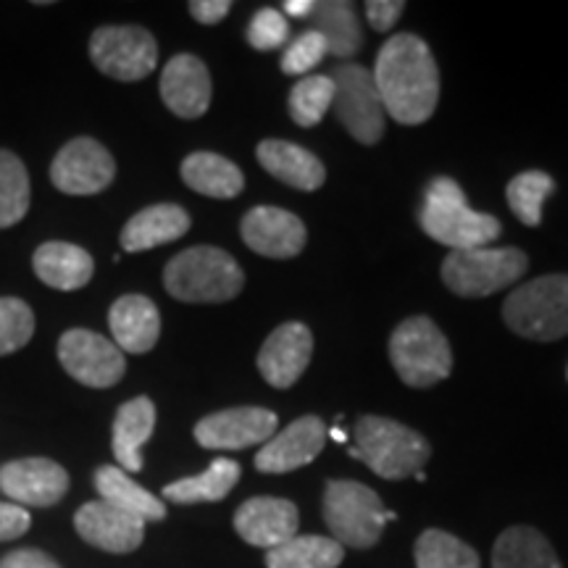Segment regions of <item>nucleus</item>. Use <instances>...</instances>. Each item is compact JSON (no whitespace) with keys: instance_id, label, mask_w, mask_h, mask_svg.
<instances>
[{"instance_id":"f257e3e1","label":"nucleus","mask_w":568,"mask_h":568,"mask_svg":"<svg viewBox=\"0 0 568 568\" xmlns=\"http://www.w3.org/2000/svg\"><path fill=\"white\" fill-rule=\"evenodd\" d=\"M372 74L387 116L406 126L429 122L439 101V69L418 34H393L379 48Z\"/></svg>"},{"instance_id":"f03ea898","label":"nucleus","mask_w":568,"mask_h":568,"mask_svg":"<svg viewBox=\"0 0 568 568\" xmlns=\"http://www.w3.org/2000/svg\"><path fill=\"white\" fill-rule=\"evenodd\" d=\"M422 230L439 245L450 251H471L485 247L500 237L503 226L489 213L474 211L466 201L464 187L450 176H437L426 190L422 213Z\"/></svg>"},{"instance_id":"7ed1b4c3","label":"nucleus","mask_w":568,"mask_h":568,"mask_svg":"<svg viewBox=\"0 0 568 568\" xmlns=\"http://www.w3.org/2000/svg\"><path fill=\"white\" fill-rule=\"evenodd\" d=\"M163 287L182 303H226L243 293L245 274L222 247L197 245L169 261Z\"/></svg>"},{"instance_id":"20e7f679","label":"nucleus","mask_w":568,"mask_h":568,"mask_svg":"<svg viewBox=\"0 0 568 568\" xmlns=\"http://www.w3.org/2000/svg\"><path fill=\"white\" fill-rule=\"evenodd\" d=\"M353 458L364 460L376 477L406 479L422 471L432 447L410 426L385 416H361L353 426Z\"/></svg>"},{"instance_id":"39448f33","label":"nucleus","mask_w":568,"mask_h":568,"mask_svg":"<svg viewBox=\"0 0 568 568\" xmlns=\"http://www.w3.org/2000/svg\"><path fill=\"white\" fill-rule=\"evenodd\" d=\"M322 510L332 539L355 550L374 548L387 521L397 518L395 510H385L372 487L351 479H332L326 485Z\"/></svg>"},{"instance_id":"423d86ee","label":"nucleus","mask_w":568,"mask_h":568,"mask_svg":"<svg viewBox=\"0 0 568 568\" xmlns=\"http://www.w3.org/2000/svg\"><path fill=\"white\" fill-rule=\"evenodd\" d=\"M503 318L518 337L537 343L568 337V274H548L518 284L503 303Z\"/></svg>"},{"instance_id":"0eeeda50","label":"nucleus","mask_w":568,"mask_h":568,"mask_svg":"<svg viewBox=\"0 0 568 568\" xmlns=\"http://www.w3.org/2000/svg\"><path fill=\"white\" fill-rule=\"evenodd\" d=\"M389 361L414 389L435 387L453 372V351L443 329L426 316H410L389 337Z\"/></svg>"},{"instance_id":"6e6552de","label":"nucleus","mask_w":568,"mask_h":568,"mask_svg":"<svg viewBox=\"0 0 568 568\" xmlns=\"http://www.w3.org/2000/svg\"><path fill=\"white\" fill-rule=\"evenodd\" d=\"M529 255L518 247L450 251L443 261V282L460 297H489L527 274Z\"/></svg>"},{"instance_id":"1a4fd4ad","label":"nucleus","mask_w":568,"mask_h":568,"mask_svg":"<svg viewBox=\"0 0 568 568\" xmlns=\"http://www.w3.org/2000/svg\"><path fill=\"white\" fill-rule=\"evenodd\" d=\"M335 82L332 111L353 140L361 145H376L385 138V105L376 90L374 74L358 63H343L329 71Z\"/></svg>"},{"instance_id":"9d476101","label":"nucleus","mask_w":568,"mask_h":568,"mask_svg":"<svg viewBox=\"0 0 568 568\" xmlns=\"http://www.w3.org/2000/svg\"><path fill=\"white\" fill-rule=\"evenodd\" d=\"M90 59L111 80L140 82L153 74L159 45L142 27H101L90 38Z\"/></svg>"},{"instance_id":"9b49d317","label":"nucleus","mask_w":568,"mask_h":568,"mask_svg":"<svg viewBox=\"0 0 568 568\" xmlns=\"http://www.w3.org/2000/svg\"><path fill=\"white\" fill-rule=\"evenodd\" d=\"M59 361L71 379L84 387L105 389L122 382L124 353L111 339L90 329H69L59 339Z\"/></svg>"},{"instance_id":"f8f14e48","label":"nucleus","mask_w":568,"mask_h":568,"mask_svg":"<svg viewBox=\"0 0 568 568\" xmlns=\"http://www.w3.org/2000/svg\"><path fill=\"white\" fill-rule=\"evenodd\" d=\"M116 161L92 138H74L51 163V182L67 195H98L111 187Z\"/></svg>"},{"instance_id":"ddd939ff","label":"nucleus","mask_w":568,"mask_h":568,"mask_svg":"<svg viewBox=\"0 0 568 568\" xmlns=\"http://www.w3.org/2000/svg\"><path fill=\"white\" fill-rule=\"evenodd\" d=\"M276 414L268 408H226L195 424V439L209 450H245L268 443L276 435Z\"/></svg>"},{"instance_id":"4468645a","label":"nucleus","mask_w":568,"mask_h":568,"mask_svg":"<svg viewBox=\"0 0 568 568\" xmlns=\"http://www.w3.org/2000/svg\"><path fill=\"white\" fill-rule=\"evenodd\" d=\"M0 489L21 508H51L67 495L69 474L51 458L9 460L0 466Z\"/></svg>"},{"instance_id":"2eb2a0df","label":"nucleus","mask_w":568,"mask_h":568,"mask_svg":"<svg viewBox=\"0 0 568 568\" xmlns=\"http://www.w3.org/2000/svg\"><path fill=\"white\" fill-rule=\"evenodd\" d=\"M245 245L264 258H295L303 253L305 224L295 213L276 209V205H255L243 216L240 224Z\"/></svg>"},{"instance_id":"dca6fc26","label":"nucleus","mask_w":568,"mask_h":568,"mask_svg":"<svg viewBox=\"0 0 568 568\" xmlns=\"http://www.w3.org/2000/svg\"><path fill=\"white\" fill-rule=\"evenodd\" d=\"M326 426L318 416H301L268 439L255 456V468L264 474H290L322 456Z\"/></svg>"},{"instance_id":"f3484780","label":"nucleus","mask_w":568,"mask_h":568,"mask_svg":"<svg viewBox=\"0 0 568 568\" xmlns=\"http://www.w3.org/2000/svg\"><path fill=\"white\" fill-rule=\"evenodd\" d=\"M74 529L92 548L113 556L134 552L145 539V521L109 506L105 500L84 503L74 516Z\"/></svg>"},{"instance_id":"a211bd4d","label":"nucleus","mask_w":568,"mask_h":568,"mask_svg":"<svg viewBox=\"0 0 568 568\" xmlns=\"http://www.w3.org/2000/svg\"><path fill=\"white\" fill-rule=\"evenodd\" d=\"M314 355V335L301 322L276 326L258 353V372L276 389H290L305 374Z\"/></svg>"},{"instance_id":"6ab92c4d","label":"nucleus","mask_w":568,"mask_h":568,"mask_svg":"<svg viewBox=\"0 0 568 568\" xmlns=\"http://www.w3.org/2000/svg\"><path fill=\"white\" fill-rule=\"evenodd\" d=\"M297 508L284 497H251L234 514V531L253 548L272 550L297 535Z\"/></svg>"},{"instance_id":"aec40b11","label":"nucleus","mask_w":568,"mask_h":568,"mask_svg":"<svg viewBox=\"0 0 568 568\" xmlns=\"http://www.w3.org/2000/svg\"><path fill=\"white\" fill-rule=\"evenodd\" d=\"M213 84L209 67L193 53H180L163 67L161 98L180 119H201L211 105Z\"/></svg>"},{"instance_id":"412c9836","label":"nucleus","mask_w":568,"mask_h":568,"mask_svg":"<svg viewBox=\"0 0 568 568\" xmlns=\"http://www.w3.org/2000/svg\"><path fill=\"white\" fill-rule=\"evenodd\" d=\"M109 326L113 345L122 353L142 355L153 351L161 337V314L145 295H124L111 305Z\"/></svg>"},{"instance_id":"4be33fe9","label":"nucleus","mask_w":568,"mask_h":568,"mask_svg":"<svg viewBox=\"0 0 568 568\" xmlns=\"http://www.w3.org/2000/svg\"><path fill=\"white\" fill-rule=\"evenodd\" d=\"M255 155H258L261 166L274 180L290 184V187L301 190V193H316L326 182V169L322 159H316L314 153L295 145V142L264 140Z\"/></svg>"},{"instance_id":"5701e85b","label":"nucleus","mask_w":568,"mask_h":568,"mask_svg":"<svg viewBox=\"0 0 568 568\" xmlns=\"http://www.w3.org/2000/svg\"><path fill=\"white\" fill-rule=\"evenodd\" d=\"M190 213L176 203H159L134 213L122 230V247L126 253H142L151 247L174 243L190 232Z\"/></svg>"},{"instance_id":"b1692460","label":"nucleus","mask_w":568,"mask_h":568,"mask_svg":"<svg viewBox=\"0 0 568 568\" xmlns=\"http://www.w3.org/2000/svg\"><path fill=\"white\" fill-rule=\"evenodd\" d=\"M155 406L151 397L140 395L124 403L113 418V456L126 474L142 471V445L153 437Z\"/></svg>"},{"instance_id":"393cba45","label":"nucleus","mask_w":568,"mask_h":568,"mask_svg":"<svg viewBox=\"0 0 568 568\" xmlns=\"http://www.w3.org/2000/svg\"><path fill=\"white\" fill-rule=\"evenodd\" d=\"M34 274L42 284L53 290H82L92 280L95 261L80 245L71 243H42L32 258Z\"/></svg>"},{"instance_id":"a878e982","label":"nucleus","mask_w":568,"mask_h":568,"mask_svg":"<svg viewBox=\"0 0 568 568\" xmlns=\"http://www.w3.org/2000/svg\"><path fill=\"white\" fill-rule=\"evenodd\" d=\"M182 180L190 190L205 197H216V201H230L237 197L245 187V176L240 172L237 163L219 153L197 151L190 153L182 161Z\"/></svg>"},{"instance_id":"bb28decb","label":"nucleus","mask_w":568,"mask_h":568,"mask_svg":"<svg viewBox=\"0 0 568 568\" xmlns=\"http://www.w3.org/2000/svg\"><path fill=\"white\" fill-rule=\"evenodd\" d=\"M308 30H314L326 40L332 55L337 59H351L364 45V32H361L358 13L347 0H322L314 3L308 17Z\"/></svg>"},{"instance_id":"cd10ccee","label":"nucleus","mask_w":568,"mask_h":568,"mask_svg":"<svg viewBox=\"0 0 568 568\" xmlns=\"http://www.w3.org/2000/svg\"><path fill=\"white\" fill-rule=\"evenodd\" d=\"M95 489L101 500L109 506L124 510V514L138 516L140 521H163L166 518V506L161 497L148 493L140 487L130 474L122 471L119 466H101L95 471Z\"/></svg>"},{"instance_id":"c85d7f7f","label":"nucleus","mask_w":568,"mask_h":568,"mask_svg":"<svg viewBox=\"0 0 568 568\" xmlns=\"http://www.w3.org/2000/svg\"><path fill=\"white\" fill-rule=\"evenodd\" d=\"M240 468L237 460L232 458H216L197 477H187L172 485L163 487V497L176 503V506H195V503H219L232 493V487L240 481Z\"/></svg>"},{"instance_id":"c756f323","label":"nucleus","mask_w":568,"mask_h":568,"mask_svg":"<svg viewBox=\"0 0 568 568\" xmlns=\"http://www.w3.org/2000/svg\"><path fill=\"white\" fill-rule=\"evenodd\" d=\"M493 568H564L542 531L510 527L497 537Z\"/></svg>"},{"instance_id":"7c9ffc66","label":"nucleus","mask_w":568,"mask_h":568,"mask_svg":"<svg viewBox=\"0 0 568 568\" xmlns=\"http://www.w3.org/2000/svg\"><path fill=\"white\" fill-rule=\"evenodd\" d=\"M343 560V545L318 535H295L287 542L266 550L268 568H337Z\"/></svg>"},{"instance_id":"2f4dec72","label":"nucleus","mask_w":568,"mask_h":568,"mask_svg":"<svg viewBox=\"0 0 568 568\" xmlns=\"http://www.w3.org/2000/svg\"><path fill=\"white\" fill-rule=\"evenodd\" d=\"M416 568H479V552L443 529H426L416 539Z\"/></svg>"},{"instance_id":"473e14b6","label":"nucleus","mask_w":568,"mask_h":568,"mask_svg":"<svg viewBox=\"0 0 568 568\" xmlns=\"http://www.w3.org/2000/svg\"><path fill=\"white\" fill-rule=\"evenodd\" d=\"M30 211V174L19 155L0 151V230L19 224Z\"/></svg>"},{"instance_id":"72a5a7b5","label":"nucleus","mask_w":568,"mask_h":568,"mask_svg":"<svg viewBox=\"0 0 568 568\" xmlns=\"http://www.w3.org/2000/svg\"><path fill=\"white\" fill-rule=\"evenodd\" d=\"M552 193H556V182H552V176L545 172H537V169L516 174L506 187L510 211L516 213L518 222L527 226L542 224V205Z\"/></svg>"},{"instance_id":"f704fd0d","label":"nucleus","mask_w":568,"mask_h":568,"mask_svg":"<svg viewBox=\"0 0 568 568\" xmlns=\"http://www.w3.org/2000/svg\"><path fill=\"white\" fill-rule=\"evenodd\" d=\"M335 98V82L329 74L301 77L293 90H290V116L297 126H316L332 109Z\"/></svg>"},{"instance_id":"c9c22d12","label":"nucleus","mask_w":568,"mask_h":568,"mask_svg":"<svg viewBox=\"0 0 568 568\" xmlns=\"http://www.w3.org/2000/svg\"><path fill=\"white\" fill-rule=\"evenodd\" d=\"M34 335L32 308L19 297H0V355H11Z\"/></svg>"},{"instance_id":"e433bc0d","label":"nucleus","mask_w":568,"mask_h":568,"mask_svg":"<svg viewBox=\"0 0 568 568\" xmlns=\"http://www.w3.org/2000/svg\"><path fill=\"white\" fill-rule=\"evenodd\" d=\"M329 53L326 40L314 30H305L290 42L287 51L282 55V71L290 77L308 74L311 69H316L324 61V55Z\"/></svg>"},{"instance_id":"4c0bfd02","label":"nucleus","mask_w":568,"mask_h":568,"mask_svg":"<svg viewBox=\"0 0 568 568\" xmlns=\"http://www.w3.org/2000/svg\"><path fill=\"white\" fill-rule=\"evenodd\" d=\"M287 38L290 24L287 19H284V13L276 9H261L251 19V24H247V42L261 53L280 51L284 42H287Z\"/></svg>"},{"instance_id":"58836bf2","label":"nucleus","mask_w":568,"mask_h":568,"mask_svg":"<svg viewBox=\"0 0 568 568\" xmlns=\"http://www.w3.org/2000/svg\"><path fill=\"white\" fill-rule=\"evenodd\" d=\"M406 11L403 0H368L366 19L376 32H389L397 24V19Z\"/></svg>"},{"instance_id":"ea45409f","label":"nucleus","mask_w":568,"mask_h":568,"mask_svg":"<svg viewBox=\"0 0 568 568\" xmlns=\"http://www.w3.org/2000/svg\"><path fill=\"white\" fill-rule=\"evenodd\" d=\"M32 527V518L27 508L17 506V503H0V542H9L27 535Z\"/></svg>"},{"instance_id":"a19ab883","label":"nucleus","mask_w":568,"mask_h":568,"mask_svg":"<svg viewBox=\"0 0 568 568\" xmlns=\"http://www.w3.org/2000/svg\"><path fill=\"white\" fill-rule=\"evenodd\" d=\"M0 568H61L48 552L27 548L13 550L6 558H0Z\"/></svg>"},{"instance_id":"79ce46f5","label":"nucleus","mask_w":568,"mask_h":568,"mask_svg":"<svg viewBox=\"0 0 568 568\" xmlns=\"http://www.w3.org/2000/svg\"><path fill=\"white\" fill-rule=\"evenodd\" d=\"M232 3L230 0H193L190 3V17L201 24H219V21L230 17Z\"/></svg>"},{"instance_id":"37998d69","label":"nucleus","mask_w":568,"mask_h":568,"mask_svg":"<svg viewBox=\"0 0 568 568\" xmlns=\"http://www.w3.org/2000/svg\"><path fill=\"white\" fill-rule=\"evenodd\" d=\"M314 9V0H284L282 3V11H287L290 17H297V19H305Z\"/></svg>"},{"instance_id":"c03bdc74","label":"nucleus","mask_w":568,"mask_h":568,"mask_svg":"<svg viewBox=\"0 0 568 568\" xmlns=\"http://www.w3.org/2000/svg\"><path fill=\"white\" fill-rule=\"evenodd\" d=\"M332 437H335L337 443H343V439H345V432H343V429H332Z\"/></svg>"}]
</instances>
